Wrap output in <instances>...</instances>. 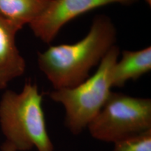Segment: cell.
Listing matches in <instances>:
<instances>
[{
    "label": "cell",
    "mask_w": 151,
    "mask_h": 151,
    "mask_svg": "<svg viewBox=\"0 0 151 151\" xmlns=\"http://www.w3.org/2000/svg\"><path fill=\"white\" fill-rule=\"evenodd\" d=\"M50 0H0V16L20 27L29 25L46 9Z\"/></svg>",
    "instance_id": "ba28073f"
},
{
    "label": "cell",
    "mask_w": 151,
    "mask_h": 151,
    "mask_svg": "<svg viewBox=\"0 0 151 151\" xmlns=\"http://www.w3.org/2000/svg\"><path fill=\"white\" fill-rule=\"evenodd\" d=\"M120 53V48L115 45L92 76L73 88L54 90L48 93L52 101L65 108V124L73 135L80 134L88 127L106 102L112 92V71Z\"/></svg>",
    "instance_id": "3957f363"
},
{
    "label": "cell",
    "mask_w": 151,
    "mask_h": 151,
    "mask_svg": "<svg viewBox=\"0 0 151 151\" xmlns=\"http://www.w3.org/2000/svg\"><path fill=\"white\" fill-rule=\"evenodd\" d=\"M43 96L27 81L21 92L6 90L0 100V126L6 140L1 151H54L47 131Z\"/></svg>",
    "instance_id": "7a4b0ae2"
},
{
    "label": "cell",
    "mask_w": 151,
    "mask_h": 151,
    "mask_svg": "<svg viewBox=\"0 0 151 151\" xmlns=\"http://www.w3.org/2000/svg\"><path fill=\"white\" fill-rule=\"evenodd\" d=\"M116 39L117 30L112 20L106 15H98L83 39L38 52V67L54 90L73 88L90 76L91 69L99 65L116 45Z\"/></svg>",
    "instance_id": "6da1fadb"
},
{
    "label": "cell",
    "mask_w": 151,
    "mask_h": 151,
    "mask_svg": "<svg viewBox=\"0 0 151 151\" xmlns=\"http://www.w3.org/2000/svg\"><path fill=\"white\" fill-rule=\"evenodd\" d=\"M139 0H50L48 6L29 24L35 36L50 43L66 24L99 7L113 4L130 6Z\"/></svg>",
    "instance_id": "5b68a950"
},
{
    "label": "cell",
    "mask_w": 151,
    "mask_h": 151,
    "mask_svg": "<svg viewBox=\"0 0 151 151\" xmlns=\"http://www.w3.org/2000/svg\"><path fill=\"white\" fill-rule=\"evenodd\" d=\"M151 70V48L141 50H123L120 61L118 60L111 74L113 87L122 88L130 80H137Z\"/></svg>",
    "instance_id": "52a82bcc"
},
{
    "label": "cell",
    "mask_w": 151,
    "mask_h": 151,
    "mask_svg": "<svg viewBox=\"0 0 151 151\" xmlns=\"http://www.w3.org/2000/svg\"><path fill=\"white\" fill-rule=\"evenodd\" d=\"M146 3L148 4L150 6V5H151V0H146Z\"/></svg>",
    "instance_id": "30bf717a"
},
{
    "label": "cell",
    "mask_w": 151,
    "mask_h": 151,
    "mask_svg": "<svg viewBox=\"0 0 151 151\" xmlns=\"http://www.w3.org/2000/svg\"><path fill=\"white\" fill-rule=\"evenodd\" d=\"M22 27L0 16V90H4L12 81L22 76L26 62L16 46V35Z\"/></svg>",
    "instance_id": "8992f818"
},
{
    "label": "cell",
    "mask_w": 151,
    "mask_h": 151,
    "mask_svg": "<svg viewBox=\"0 0 151 151\" xmlns=\"http://www.w3.org/2000/svg\"><path fill=\"white\" fill-rule=\"evenodd\" d=\"M113 151H151V130L115 143Z\"/></svg>",
    "instance_id": "9c48e42d"
},
{
    "label": "cell",
    "mask_w": 151,
    "mask_h": 151,
    "mask_svg": "<svg viewBox=\"0 0 151 151\" xmlns=\"http://www.w3.org/2000/svg\"><path fill=\"white\" fill-rule=\"evenodd\" d=\"M88 128L94 139L113 143L151 130V99L111 92Z\"/></svg>",
    "instance_id": "277c9868"
}]
</instances>
